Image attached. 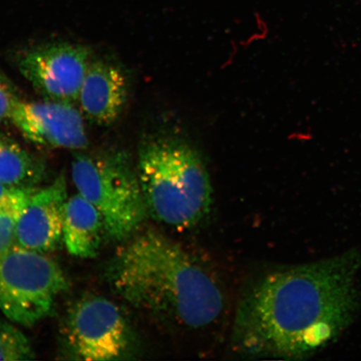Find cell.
Returning <instances> with one entry per match:
<instances>
[{"label":"cell","mask_w":361,"mask_h":361,"mask_svg":"<svg viewBox=\"0 0 361 361\" xmlns=\"http://www.w3.org/2000/svg\"><path fill=\"white\" fill-rule=\"evenodd\" d=\"M360 265L351 250L262 277L239 302L234 350L255 359L301 360L331 344L358 310Z\"/></svg>","instance_id":"cell-1"},{"label":"cell","mask_w":361,"mask_h":361,"mask_svg":"<svg viewBox=\"0 0 361 361\" xmlns=\"http://www.w3.org/2000/svg\"><path fill=\"white\" fill-rule=\"evenodd\" d=\"M108 276L128 303L175 328L209 327L224 309L214 275L173 239L152 230L117 250Z\"/></svg>","instance_id":"cell-2"},{"label":"cell","mask_w":361,"mask_h":361,"mask_svg":"<svg viewBox=\"0 0 361 361\" xmlns=\"http://www.w3.org/2000/svg\"><path fill=\"white\" fill-rule=\"evenodd\" d=\"M137 173L148 215L169 227H195L209 214L214 190L200 150L168 123L142 139Z\"/></svg>","instance_id":"cell-3"},{"label":"cell","mask_w":361,"mask_h":361,"mask_svg":"<svg viewBox=\"0 0 361 361\" xmlns=\"http://www.w3.org/2000/svg\"><path fill=\"white\" fill-rule=\"evenodd\" d=\"M71 178L80 195L100 212L111 240L130 238L146 219L148 212L137 169L126 152L75 153Z\"/></svg>","instance_id":"cell-4"},{"label":"cell","mask_w":361,"mask_h":361,"mask_svg":"<svg viewBox=\"0 0 361 361\" xmlns=\"http://www.w3.org/2000/svg\"><path fill=\"white\" fill-rule=\"evenodd\" d=\"M68 288L61 266L43 252L13 245L0 256V311L13 323L42 322Z\"/></svg>","instance_id":"cell-5"},{"label":"cell","mask_w":361,"mask_h":361,"mask_svg":"<svg viewBox=\"0 0 361 361\" xmlns=\"http://www.w3.org/2000/svg\"><path fill=\"white\" fill-rule=\"evenodd\" d=\"M64 329L68 350L76 359L115 360L135 355L132 327L119 307L106 298L90 296L75 303Z\"/></svg>","instance_id":"cell-6"},{"label":"cell","mask_w":361,"mask_h":361,"mask_svg":"<svg viewBox=\"0 0 361 361\" xmlns=\"http://www.w3.org/2000/svg\"><path fill=\"white\" fill-rule=\"evenodd\" d=\"M87 45L51 42L34 45L17 54L20 74L47 100L74 103L92 60Z\"/></svg>","instance_id":"cell-7"},{"label":"cell","mask_w":361,"mask_h":361,"mask_svg":"<svg viewBox=\"0 0 361 361\" xmlns=\"http://www.w3.org/2000/svg\"><path fill=\"white\" fill-rule=\"evenodd\" d=\"M10 121L35 145L78 152L88 145L84 116L73 103L20 101Z\"/></svg>","instance_id":"cell-8"},{"label":"cell","mask_w":361,"mask_h":361,"mask_svg":"<svg viewBox=\"0 0 361 361\" xmlns=\"http://www.w3.org/2000/svg\"><path fill=\"white\" fill-rule=\"evenodd\" d=\"M67 200L63 176L47 187L35 189L18 222L15 245L43 254L55 250L63 240Z\"/></svg>","instance_id":"cell-9"},{"label":"cell","mask_w":361,"mask_h":361,"mask_svg":"<svg viewBox=\"0 0 361 361\" xmlns=\"http://www.w3.org/2000/svg\"><path fill=\"white\" fill-rule=\"evenodd\" d=\"M128 81L124 71L111 61H90L79 92L80 111L99 126H109L123 113L128 102Z\"/></svg>","instance_id":"cell-10"},{"label":"cell","mask_w":361,"mask_h":361,"mask_svg":"<svg viewBox=\"0 0 361 361\" xmlns=\"http://www.w3.org/2000/svg\"><path fill=\"white\" fill-rule=\"evenodd\" d=\"M106 236L102 216L79 193L68 198L63 225V241L71 255L92 259Z\"/></svg>","instance_id":"cell-11"},{"label":"cell","mask_w":361,"mask_h":361,"mask_svg":"<svg viewBox=\"0 0 361 361\" xmlns=\"http://www.w3.org/2000/svg\"><path fill=\"white\" fill-rule=\"evenodd\" d=\"M47 170L39 157L0 135V183L15 188H35L47 176Z\"/></svg>","instance_id":"cell-12"},{"label":"cell","mask_w":361,"mask_h":361,"mask_svg":"<svg viewBox=\"0 0 361 361\" xmlns=\"http://www.w3.org/2000/svg\"><path fill=\"white\" fill-rule=\"evenodd\" d=\"M36 188H13L0 200V256L15 245L20 216Z\"/></svg>","instance_id":"cell-13"},{"label":"cell","mask_w":361,"mask_h":361,"mask_svg":"<svg viewBox=\"0 0 361 361\" xmlns=\"http://www.w3.org/2000/svg\"><path fill=\"white\" fill-rule=\"evenodd\" d=\"M35 357L33 347L25 334L0 318V360H28Z\"/></svg>","instance_id":"cell-14"},{"label":"cell","mask_w":361,"mask_h":361,"mask_svg":"<svg viewBox=\"0 0 361 361\" xmlns=\"http://www.w3.org/2000/svg\"><path fill=\"white\" fill-rule=\"evenodd\" d=\"M20 101L11 81L0 72V123L11 120L12 113Z\"/></svg>","instance_id":"cell-15"},{"label":"cell","mask_w":361,"mask_h":361,"mask_svg":"<svg viewBox=\"0 0 361 361\" xmlns=\"http://www.w3.org/2000/svg\"><path fill=\"white\" fill-rule=\"evenodd\" d=\"M13 188H15L8 187L7 185L0 183V200L10 192Z\"/></svg>","instance_id":"cell-16"}]
</instances>
